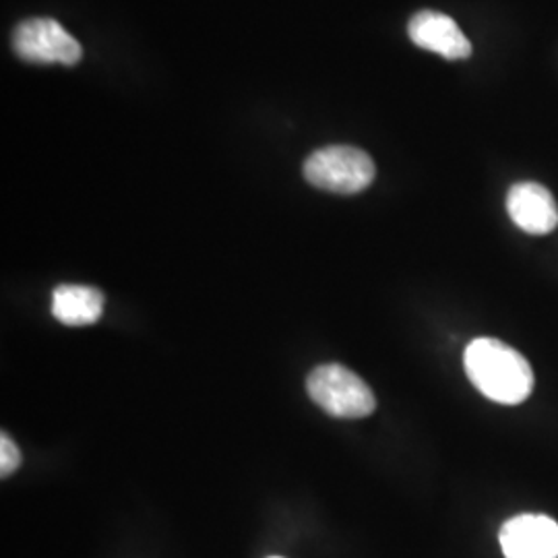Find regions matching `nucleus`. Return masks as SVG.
Here are the masks:
<instances>
[{
	"label": "nucleus",
	"mask_w": 558,
	"mask_h": 558,
	"mask_svg": "<svg viewBox=\"0 0 558 558\" xmlns=\"http://www.w3.org/2000/svg\"><path fill=\"white\" fill-rule=\"evenodd\" d=\"M507 211L513 223L527 234L542 236L557 230L558 205L538 182H518L507 195Z\"/></svg>",
	"instance_id": "6"
},
{
	"label": "nucleus",
	"mask_w": 558,
	"mask_h": 558,
	"mask_svg": "<svg viewBox=\"0 0 558 558\" xmlns=\"http://www.w3.org/2000/svg\"><path fill=\"white\" fill-rule=\"evenodd\" d=\"M104 313V294L89 286L62 283L52 292V315L62 325L85 327L98 323Z\"/></svg>",
	"instance_id": "8"
},
{
	"label": "nucleus",
	"mask_w": 558,
	"mask_h": 558,
	"mask_svg": "<svg viewBox=\"0 0 558 558\" xmlns=\"http://www.w3.org/2000/svg\"><path fill=\"white\" fill-rule=\"evenodd\" d=\"M274 558H278V557H274Z\"/></svg>",
	"instance_id": "10"
},
{
	"label": "nucleus",
	"mask_w": 558,
	"mask_h": 558,
	"mask_svg": "<svg viewBox=\"0 0 558 558\" xmlns=\"http://www.w3.org/2000/svg\"><path fill=\"white\" fill-rule=\"evenodd\" d=\"M13 50L20 59L38 64L73 66L83 57L80 41L48 17L21 21L13 32Z\"/></svg>",
	"instance_id": "4"
},
{
	"label": "nucleus",
	"mask_w": 558,
	"mask_h": 558,
	"mask_svg": "<svg viewBox=\"0 0 558 558\" xmlns=\"http://www.w3.org/2000/svg\"><path fill=\"white\" fill-rule=\"evenodd\" d=\"M377 177L373 158L359 147L329 145L304 161V179L320 191L336 195H356Z\"/></svg>",
	"instance_id": "3"
},
{
	"label": "nucleus",
	"mask_w": 558,
	"mask_h": 558,
	"mask_svg": "<svg viewBox=\"0 0 558 558\" xmlns=\"http://www.w3.org/2000/svg\"><path fill=\"white\" fill-rule=\"evenodd\" d=\"M410 40L422 50H430L447 60L472 57V44L463 36L458 23L445 13L420 11L408 25Z\"/></svg>",
	"instance_id": "7"
},
{
	"label": "nucleus",
	"mask_w": 558,
	"mask_h": 558,
	"mask_svg": "<svg viewBox=\"0 0 558 558\" xmlns=\"http://www.w3.org/2000/svg\"><path fill=\"white\" fill-rule=\"evenodd\" d=\"M505 558H558V523L548 515L525 513L500 527Z\"/></svg>",
	"instance_id": "5"
},
{
	"label": "nucleus",
	"mask_w": 558,
	"mask_h": 558,
	"mask_svg": "<svg viewBox=\"0 0 558 558\" xmlns=\"http://www.w3.org/2000/svg\"><path fill=\"white\" fill-rule=\"evenodd\" d=\"M463 366L484 398L518 405L534 391V371L515 348L499 339H474L463 354Z\"/></svg>",
	"instance_id": "1"
},
{
	"label": "nucleus",
	"mask_w": 558,
	"mask_h": 558,
	"mask_svg": "<svg viewBox=\"0 0 558 558\" xmlns=\"http://www.w3.org/2000/svg\"><path fill=\"white\" fill-rule=\"evenodd\" d=\"M311 399L333 418H366L377 410L373 389L343 364H320L308 379Z\"/></svg>",
	"instance_id": "2"
},
{
	"label": "nucleus",
	"mask_w": 558,
	"mask_h": 558,
	"mask_svg": "<svg viewBox=\"0 0 558 558\" xmlns=\"http://www.w3.org/2000/svg\"><path fill=\"white\" fill-rule=\"evenodd\" d=\"M21 465V451L17 442L11 439L7 433L0 437V476L7 478L17 472Z\"/></svg>",
	"instance_id": "9"
}]
</instances>
